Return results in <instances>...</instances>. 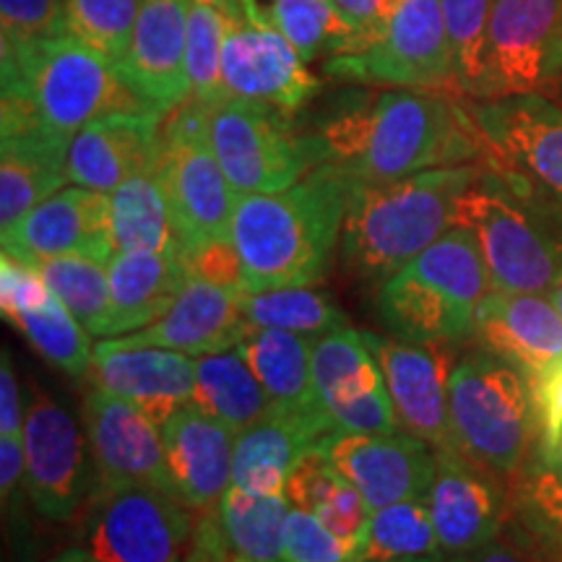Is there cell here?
<instances>
[{"label":"cell","mask_w":562,"mask_h":562,"mask_svg":"<svg viewBox=\"0 0 562 562\" xmlns=\"http://www.w3.org/2000/svg\"><path fill=\"white\" fill-rule=\"evenodd\" d=\"M313 167L344 182H391L435 167L474 165L487 146L456 91L349 83L297 121Z\"/></svg>","instance_id":"1"},{"label":"cell","mask_w":562,"mask_h":562,"mask_svg":"<svg viewBox=\"0 0 562 562\" xmlns=\"http://www.w3.org/2000/svg\"><path fill=\"white\" fill-rule=\"evenodd\" d=\"M349 182L326 167L279 193L243 195L232 216L248 294L318 286L341 248Z\"/></svg>","instance_id":"2"},{"label":"cell","mask_w":562,"mask_h":562,"mask_svg":"<svg viewBox=\"0 0 562 562\" xmlns=\"http://www.w3.org/2000/svg\"><path fill=\"white\" fill-rule=\"evenodd\" d=\"M0 63L3 131L34 125L74 140L83 125L117 112L167 117L123 79L108 55L74 34L26 47H0Z\"/></svg>","instance_id":"3"},{"label":"cell","mask_w":562,"mask_h":562,"mask_svg":"<svg viewBox=\"0 0 562 562\" xmlns=\"http://www.w3.org/2000/svg\"><path fill=\"white\" fill-rule=\"evenodd\" d=\"M482 161L435 167L391 182L349 186L341 266L360 286H381L456 224L461 195Z\"/></svg>","instance_id":"4"},{"label":"cell","mask_w":562,"mask_h":562,"mask_svg":"<svg viewBox=\"0 0 562 562\" xmlns=\"http://www.w3.org/2000/svg\"><path fill=\"white\" fill-rule=\"evenodd\" d=\"M456 224L480 237L492 290L552 294L562 284V201L521 172L484 159Z\"/></svg>","instance_id":"5"},{"label":"cell","mask_w":562,"mask_h":562,"mask_svg":"<svg viewBox=\"0 0 562 562\" xmlns=\"http://www.w3.org/2000/svg\"><path fill=\"white\" fill-rule=\"evenodd\" d=\"M492 292L480 237L453 224L375 290L378 321L391 336L427 344L474 339L476 313Z\"/></svg>","instance_id":"6"},{"label":"cell","mask_w":562,"mask_h":562,"mask_svg":"<svg viewBox=\"0 0 562 562\" xmlns=\"http://www.w3.org/2000/svg\"><path fill=\"white\" fill-rule=\"evenodd\" d=\"M448 409L453 446L516 484L542 438L531 378L516 362L476 344L456 355Z\"/></svg>","instance_id":"7"},{"label":"cell","mask_w":562,"mask_h":562,"mask_svg":"<svg viewBox=\"0 0 562 562\" xmlns=\"http://www.w3.org/2000/svg\"><path fill=\"white\" fill-rule=\"evenodd\" d=\"M157 172L188 256L232 237V216L240 195L232 191L211 146L206 102L188 97L161 121Z\"/></svg>","instance_id":"8"},{"label":"cell","mask_w":562,"mask_h":562,"mask_svg":"<svg viewBox=\"0 0 562 562\" xmlns=\"http://www.w3.org/2000/svg\"><path fill=\"white\" fill-rule=\"evenodd\" d=\"M209 138L237 195L279 193L311 172L297 115L273 104L222 97L209 104Z\"/></svg>","instance_id":"9"},{"label":"cell","mask_w":562,"mask_h":562,"mask_svg":"<svg viewBox=\"0 0 562 562\" xmlns=\"http://www.w3.org/2000/svg\"><path fill=\"white\" fill-rule=\"evenodd\" d=\"M24 404L30 505L50 524L79 521L100 487L83 422L40 383L26 385Z\"/></svg>","instance_id":"10"},{"label":"cell","mask_w":562,"mask_h":562,"mask_svg":"<svg viewBox=\"0 0 562 562\" xmlns=\"http://www.w3.org/2000/svg\"><path fill=\"white\" fill-rule=\"evenodd\" d=\"M323 70L341 83L459 94L442 0H404L375 45L326 58Z\"/></svg>","instance_id":"11"},{"label":"cell","mask_w":562,"mask_h":562,"mask_svg":"<svg viewBox=\"0 0 562 562\" xmlns=\"http://www.w3.org/2000/svg\"><path fill=\"white\" fill-rule=\"evenodd\" d=\"M79 521L94 562H186L195 513L154 487H97Z\"/></svg>","instance_id":"12"},{"label":"cell","mask_w":562,"mask_h":562,"mask_svg":"<svg viewBox=\"0 0 562 562\" xmlns=\"http://www.w3.org/2000/svg\"><path fill=\"white\" fill-rule=\"evenodd\" d=\"M222 89L224 97L273 104L297 115L321 94V79L266 16L261 0H229Z\"/></svg>","instance_id":"13"},{"label":"cell","mask_w":562,"mask_h":562,"mask_svg":"<svg viewBox=\"0 0 562 562\" xmlns=\"http://www.w3.org/2000/svg\"><path fill=\"white\" fill-rule=\"evenodd\" d=\"M81 422L100 487H154L178 497L161 427L144 409L91 383L83 391Z\"/></svg>","instance_id":"14"},{"label":"cell","mask_w":562,"mask_h":562,"mask_svg":"<svg viewBox=\"0 0 562 562\" xmlns=\"http://www.w3.org/2000/svg\"><path fill=\"white\" fill-rule=\"evenodd\" d=\"M510 495V482L469 459L459 448L435 451L427 508L442 558H463L495 542L508 526Z\"/></svg>","instance_id":"15"},{"label":"cell","mask_w":562,"mask_h":562,"mask_svg":"<svg viewBox=\"0 0 562 562\" xmlns=\"http://www.w3.org/2000/svg\"><path fill=\"white\" fill-rule=\"evenodd\" d=\"M385 385H389L398 427L430 442L435 451L453 446L448 381L456 362V344L409 341L398 336L362 331Z\"/></svg>","instance_id":"16"},{"label":"cell","mask_w":562,"mask_h":562,"mask_svg":"<svg viewBox=\"0 0 562 562\" xmlns=\"http://www.w3.org/2000/svg\"><path fill=\"white\" fill-rule=\"evenodd\" d=\"M487 157L495 165L521 172L533 186L562 201V104L529 94L472 102Z\"/></svg>","instance_id":"17"},{"label":"cell","mask_w":562,"mask_h":562,"mask_svg":"<svg viewBox=\"0 0 562 562\" xmlns=\"http://www.w3.org/2000/svg\"><path fill=\"white\" fill-rule=\"evenodd\" d=\"M313 381L336 432L398 430L383 372L355 328H339L313 341Z\"/></svg>","instance_id":"18"},{"label":"cell","mask_w":562,"mask_h":562,"mask_svg":"<svg viewBox=\"0 0 562 562\" xmlns=\"http://www.w3.org/2000/svg\"><path fill=\"white\" fill-rule=\"evenodd\" d=\"M3 252L21 263L60 256H83L110 263L115 245L110 235V193L83 186L60 188L50 199L3 229Z\"/></svg>","instance_id":"19"},{"label":"cell","mask_w":562,"mask_h":562,"mask_svg":"<svg viewBox=\"0 0 562 562\" xmlns=\"http://www.w3.org/2000/svg\"><path fill=\"white\" fill-rule=\"evenodd\" d=\"M560 26L562 0H495L484 45L482 100L542 89Z\"/></svg>","instance_id":"20"},{"label":"cell","mask_w":562,"mask_h":562,"mask_svg":"<svg viewBox=\"0 0 562 562\" xmlns=\"http://www.w3.org/2000/svg\"><path fill=\"white\" fill-rule=\"evenodd\" d=\"M321 451L362 492L370 510L427 497L435 476V448L398 427L393 432H334Z\"/></svg>","instance_id":"21"},{"label":"cell","mask_w":562,"mask_h":562,"mask_svg":"<svg viewBox=\"0 0 562 562\" xmlns=\"http://www.w3.org/2000/svg\"><path fill=\"white\" fill-rule=\"evenodd\" d=\"M188 13L191 0H140L128 53L117 63L123 79L165 115L191 97Z\"/></svg>","instance_id":"22"},{"label":"cell","mask_w":562,"mask_h":562,"mask_svg":"<svg viewBox=\"0 0 562 562\" xmlns=\"http://www.w3.org/2000/svg\"><path fill=\"white\" fill-rule=\"evenodd\" d=\"M240 297L243 294L232 292L227 286L191 277L175 305L159 321L133 334L100 339L94 349L167 347L186 351L191 357L235 349L250 328L243 315Z\"/></svg>","instance_id":"23"},{"label":"cell","mask_w":562,"mask_h":562,"mask_svg":"<svg viewBox=\"0 0 562 562\" xmlns=\"http://www.w3.org/2000/svg\"><path fill=\"white\" fill-rule=\"evenodd\" d=\"M474 344L516 362L539 385L562 364V315L552 294L492 290L476 313Z\"/></svg>","instance_id":"24"},{"label":"cell","mask_w":562,"mask_h":562,"mask_svg":"<svg viewBox=\"0 0 562 562\" xmlns=\"http://www.w3.org/2000/svg\"><path fill=\"white\" fill-rule=\"evenodd\" d=\"M89 375L94 385L144 409L159 427L195 398V357L178 349H94Z\"/></svg>","instance_id":"25"},{"label":"cell","mask_w":562,"mask_h":562,"mask_svg":"<svg viewBox=\"0 0 562 562\" xmlns=\"http://www.w3.org/2000/svg\"><path fill=\"white\" fill-rule=\"evenodd\" d=\"M161 115H104L76 133L68 146V180L112 193L157 165Z\"/></svg>","instance_id":"26"},{"label":"cell","mask_w":562,"mask_h":562,"mask_svg":"<svg viewBox=\"0 0 562 562\" xmlns=\"http://www.w3.org/2000/svg\"><path fill=\"white\" fill-rule=\"evenodd\" d=\"M178 497L193 513L216 508L232 487L235 432L191 404L161 425Z\"/></svg>","instance_id":"27"},{"label":"cell","mask_w":562,"mask_h":562,"mask_svg":"<svg viewBox=\"0 0 562 562\" xmlns=\"http://www.w3.org/2000/svg\"><path fill=\"white\" fill-rule=\"evenodd\" d=\"M334 432L328 422L273 409L269 417L235 435L232 484L252 492H284L297 463L318 451Z\"/></svg>","instance_id":"28"},{"label":"cell","mask_w":562,"mask_h":562,"mask_svg":"<svg viewBox=\"0 0 562 562\" xmlns=\"http://www.w3.org/2000/svg\"><path fill=\"white\" fill-rule=\"evenodd\" d=\"M108 271L110 321L104 339H115V336L151 326L170 311L191 281L188 263L182 258L165 256V252H115L110 258Z\"/></svg>","instance_id":"29"},{"label":"cell","mask_w":562,"mask_h":562,"mask_svg":"<svg viewBox=\"0 0 562 562\" xmlns=\"http://www.w3.org/2000/svg\"><path fill=\"white\" fill-rule=\"evenodd\" d=\"M68 146L34 125L0 133V229L68 186Z\"/></svg>","instance_id":"30"},{"label":"cell","mask_w":562,"mask_h":562,"mask_svg":"<svg viewBox=\"0 0 562 562\" xmlns=\"http://www.w3.org/2000/svg\"><path fill=\"white\" fill-rule=\"evenodd\" d=\"M505 531L537 562H562V432L539 442L513 484Z\"/></svg>","instance_id":"31"},{"label":"cell","mask_w":562,"mask_h":562,"mask_svg":"<svg viewBox=\"0 0 562 562\" xmlns=\"http://www.w3.org/2000/svg\"><path fill=\"white\" fill-rule=\"evenodd\" d=\"M313 341L315 339L311 336L281 331V328L250 326L235 349L245 357V362L256 372L263 389L269 391L273 409L331 425L318 398V391H315Z\"/></svg>","instance_id":"32"},{"label":"cell","mask_w":562,"mask_h":562,"mask_svg":"<svg viewBox=\"0 0 562 562\" xmlns=\"http://www.w3.org/2000/svg\"><path fill=\"white\" fill-rule=\"evenodd\" d=\"M110 235L115 252H165L188 263L186 240L175 222L157 165L110 193Z\"/></svg>","instance_id":"33"},{"label":"cell","mask_w":562,"mask_h":562,"mask_svg":"<svg viewBox=\"0 0 562 562\" xmlns=\"http://www.w3.org/2000/svg\"><path fill=\"white\" fill-rule=\"evenodd\" d=\"M193 404L227 425L235 435L273 412L269 391L237 349L195 357Z\"/></svg>","instance_id":"34"},{"label":"cell","mask_w":562,"mask_h":562,"mask_svg":"<svg viewBox=\"0 0 562 562\" xmlns=\"http://www.w3.org/2000/svg\"><path fill=\"white\" fill-rule=\"evenodd\" d=\"M292 503L284 492L232 487L220 503V518L232 562H286L284 529Z\"/></svg>","instance_id":"35"},{"label":"cell","mask_w":562,"mask_h":562,"mask_svg":"<svg viewBox=\"0 0 562 562\" xmlns=\"http://www.w3.org/2000/svg\"><path fill=\"white\" fill-rule=\"evenodd\" d=\"M5 321L13 323L42 360L50 362L53 368L70 378H87L91 372L94 336L74 318V313L53 292L11 311Z\"/></svg>","instance_id":"36"},{"label":"cell","mask_w":562,"mask_h":562,"mask_svg":"<svg viewBox=\"0 0 562 562\" xmlns=\"http://www.w3.org/2000/svg\"><path fill=\"white\" fill-rule=\"evenodd\" d=\"M240 307L252 328H281L321 339V336L347 328V315L331 292L315 286H286V290L243 294Z\"/></svg>","instance_id":"37"},{"label":"cell","mask_w":562,"mask_h":562,"mask_svg":"<svg viewBox=\"0 0 562 562\" xmlns=\"http://www.w3.org/2000/svg\"><path fill=\"white\" fill-rule=\"evenodd\" d=\"M261 5L305 63L355 53L360 47L355 26L331 0H261Z\"/></svg>","instance_id":"38"},{"label":"cell","mask_w":562,"mask_h":562,"mask_svg":"<svg viewBox=\"0 0 562 562\" xmlns=\"http://www.w3.org/2000/svg\"><path fill=\"white\" fill-rule=\"evenodd\" d=\"M360 558L364 560H446L440 552L427 497H412L370 513Z\"/></svg>","instance_id":"39"},{"label":"cell","mask_w":562,"mask_h":562,"mask_svg":"<svg viewBox=\"0 0 562 562\" xmlns=\"http://www.w3.org/2000/svg\"><path fill=\"white\" fill-rule=\"evenodd\" d=\"M45 284L94 339H104L110 321L108 263L83 256H60L34 263Z\"/></svg>","instance_id":"40"},{"label":"cell","mask_w":562,"mask_h":562,"mask_svg":"<svg viewBox=\"0 0 562 562\" xmlns=\"http://www.w3.org/2000/svg\"><path fill=\"white\" fill-rule=\"evenodd\" d=\"M229 0H191L188 13V74L191 97L201 102H220L222 89V50L227 40Z\"/></svg>","instance_id":"41"},{"label":"cell","mask_w":562,"mask_h":562,"mask_svg":"<svg viewBox=\"0 0 562 562\" xmlns=\"http://www.w3.org/2000/svg\"><path fill=\"white\" fill-rule=\"evenodd\" d=\"M495 0H442L459 94L480 102L484 97V45Z\"/></svg>","instance_id":"42"},{"label":"cell","mask_w":562,"mask_h":562,"mask_svg":"<svg viewBox=\"0 0 562 562\" xmlns=\"http://www.w3.org/2000/svg\"><path fill=\"white\" fill-rule=\"evenodd\" d=\"M140 0H66L68 32L115 63L128 53Z\"/></svg>","instance_id":"43"},{"label":"cell","mask_w":562,"mask_h":562,"mask_svg":"<svg viewBox=\"0 0 562 562\" xmlns=\"http://www.w3.org/2000/svg\"><path fill=\"white\" fill-rule=\"evenodd\" d=\"M70 34L66 0H0V47H26Z\"/></svg>","instance_id":"44"},{"label":"cell","mask_w":562,"mask_h":562,"mask_svg":"<svg viewBox=\"0 0 562 562\" xmlns=\"http://www.w3.org/2000/svg\"><path fill=\"white\" fill-rule=\"evenodd\" d=\"M286 562H347L357 560V547L334 533L311 510H290L284 529Z\"/></svg>","instance_id":"45"},{"label":"cell","mask_w":562,"mask_h":562,"mask_svg":"<svg viewBox=\"0 0 562 562\" xmlns=\"http://www.w3.org/2000/svg\"><path fill=\"white\" fill-rule=\"evenodd\" d=\"M188 271H191V277L195 279L227 286V290L237 294H248V290H245L240 252H237L232 237L209 243L203 245V248H195L191 256H188Z\"/></svg>","instance_id":"46"},{"label":"cell","mask_w":562,"mask_h":562,"mask_svg":"<svg viewBox=\"0 0 562 562\" xmlns=\"http://www.w3.org/2000/svg\"><path fill=\"white\" fill-rule=\"evenodd\" d=\"M331 3L355 26L357 40H360L355 53H360L383 37L404 0H331Z\"/></svg>","instance_id":"47"},{"label":"cell","mask_w":562,"mask_h":562,"mask_svg":"<svg viewBox=\"0 0 562 562\" xmlns=\"http://www.w3.org/2000/svg\"><path fill=\"white\" fill-rule=\"evenodd\" d=\"M26 404L21 393L16 364L11 360L9 347H3L0 360V438H24Z\"/></svg>","instance_id":"48"},{"label":"cell","mask_w":562,"mask_h":562,"mask_svg":"<svg viewBox=\"0 0 562 562\" xmlns=\"http://www.w3.org/2000/svg\"><path fill=\"white\" fill-rule=\"evenodd\" d=\"M0 495L5 510L19 508L24 497L30 501L24 438H0Z\"/></svg>","instance_id":"49"},{"label":"cell","mask_w":562,"mask_h":562,"mask_svg":"<svg viewBox=\"0 0 562 562\" xmlns=\"http://www.w3.org/2000/svg\"><path fill=\"white\" fill-rule=\"evenodd\" d=\"M537 404L539 422H542V438H539V442H554L562 432V364H558L537 385Z\"/></svg>","instance_id":"50"},{"label":"cell","mask_w":562,"mask_h":562,"mask_svg":"<svg viewBox=\"0 0 562 562\" xmlns=\"http://www.w3.org/2000/svg\"><path fill=\"white\" fill-rule=\"evenodd\" d=\"M446 562H537V560H533L531 554L526 552L508 531H503L495 542L482 547V550H476L472 554H463V558L446 560Z\"/></svg>","instance_id":"51"},{"label":"cell","mask_w":562,"mask_h":562,"mask_svg":"<svg viewBox=\"0 0 562 562\" xmlns=\"http://www.w3.org/2000/svg\"><path fill=\"white\" fill-rule=\"evenodd\" d=\"M539 94L550 97L552 102L562 104V26L558 32V40H554L550 66H547V76H544L542 89H539Z\"/></svg>","instance_id":"52"},{"label":"cell","mask_w":562,"mask_h":562,"mask_svg":"<svg viewBox=\"0 0 562 562\" xmlns=\"http://www.w3.org/2000/svg\"><path fill=\"white\" fill-rule=\"evenodd\" d=\"M47 562H94V560H91V554L83 550V547H68V550L55 554V558H50Z\"/></svg>","instance_id":"53"},{"label":"cell","mask_w":562,"mask_h":562,"mask_svg":"<svg viewBox=\"0 0 562 562\" xmlns=\"http://www.w3.org/2000/svg\"><path fill=\"white\" fill-rule=\"evenodd\" d=\"M347 562H389V560H364V558H357V560H347ZM393 562H446V560H393Z\"/></svg>","instance_id":"54"},{"label":"cell","mask_w":562,"mask_h":562,"mask_svg":"<svg viewBox=\"0 0 562 562\" xmlns=\"http://www.w3.org/2000/svg\"><path fill=\"white\" fill-rule=\"evenodd\" d=\"M552 300H554V305H558V311H560V315H562V284L558 286V290L552 292Z\"/></svg>","instance_id":"55"}]
</instances>
